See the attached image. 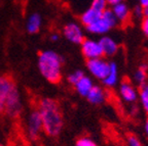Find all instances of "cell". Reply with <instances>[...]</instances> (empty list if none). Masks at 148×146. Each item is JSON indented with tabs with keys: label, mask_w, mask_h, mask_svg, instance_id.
I'll list each match as a JSON object with an SVG mask.
<instances>
[{
	"label": "cell",
	"mask_w": 148,
	"mask_h": 146,
	"mask_svg": "<svg viewBox=\"0 0 148 146\" xmlns=\"http://www.w3.org/2000/svg\"><path fill=\"white\" fill-rule=\"evenodd\" d=\"M105 98H106V94L105 91L102 89L101 87L95 86L92 88V90L90 91V93L86 96V99H88V102H90L92 104H101V103L104 102Z\"/></svg>",
	"instance_id": "13"
},
{
	"label": "cell",
	"mask_w": 148,
	"mask_h": 146,
	"mask_svg": "<svg viewBox=\"0 0 148 146\" xmlns=\"http://www.w3.org/2000/svg\"><path fill=\"white\" fill-rule=\"evenodd\" d=\"M140 5H141L142 7L148 6V0H140Z\"/></svg>",
	"instance_id": "27"
},
{
	"label": "cell",
	"mask_w": 148,
	"mask_h": 146,
	"mask_svg": "<svg viewBox=\"0 0 148 146\" xmlns=\"http://www.w3.org/2000/svg\"><path fill=\"white\" fill-rule=\"evenodd\" d=\"M127 146H144L137 136L135 135H129L127 136Z\"/></svg>",
	"instance_id": "23"
},
{
	"label": "cell",
	"mask_w": 148,
	"mask_h": 146,
	"mask_svg": "<svg viewBox=\"0 0 148 146\" xmlns=\"http://www.w3.org/2000/svg\"><path fill=\"white\" fill-rule=\"evenodd\" d=\"M36 107L41 116L43 132L49 137L59 136L64 126V118L60 103L53 98H42Z\"/></svg>",
	"instance_id": "1"
},
{
	"label": "cell",
	"mask_w": 148,
	"mask_h": 146,
	"mask_svg": "<svg viewBox=\"0 0 148 146\" xmlns=\"http://www.w3.org/2000/svg\"><path fill=\"white\" fill-rule=\"evenodd\" d=\"M116 24H117V20L114 16L112 9L107 8L105 11H103L102 16L96 23L86 27V30L92 34L103 35L109 32L113 27H115Z\"/></svg>",
	"instance_id": "3"
},
{
	"label": "cell",
	"mask_w": 148,
	"mask_h": 146,
	"mask_svg": "<svg viewBox=\"0 0 148 146\" xmlns=\"http://www.w3.org/2000/svg\"><path fill=\"white\" fill-rule=\"evenodd\" d=\"M117 81H118L117 66H116L115 62H110V71H109L108 76L103 80V83L108 87H113L116 85Z\"/></svg>",
	"instance_id": "17"
},
{
	"label": "cell",
	"mask_w": 148,
	"mask_h": 146,
	"mask_svg": "<svg viewBox=\"0 0 148 146\" xmlns=\"http://www.w3.org/2000/svg\"><path fill=\"white\" fill-rule=\"evenodd\" d=\"M119 94L125 102H134L138 97V92L130 81H123L119 87Z\"/></svg>",
	"instance_id": "10"
},
{
	"label": "cell",
	"mask_w": 148,
	"mask_h": 146,
	"mask_svg": "<svg viewBox=\"0 0 148 146\" xmlns=\"http://www.w3.org/2000/svg\"><path fill=\"white\" fill-rule=\"evenodd\" d=\"M83 76H84L83 72L75 71V72H73V73H71L69 76H68V82H69V84H71L72 86H74V85L76 84V83L80 80Z\"/></svg>",
	"instance_id": "21"
},
{
	"label": "cell",
	"mask_w": 148,
	"mask_h": 146,
	"mask_svg": "<svg viewBox=\"0 0 148 146\" xmlns=\"http://www.w3.org/2000/svg\"><path fill=\"white\" fill-rule=\"evenodd\" d=\"M27 128H28V134H29L31 139L33 140L37 139V138L39 137L40 133L43 132L41 116H40V114L38 112V110H37V107L34 108L33 110H31L30 114H29Z\"/></svg>",
	"instance_id": "7"
},
{
	"label": "cell",
	"mask_w": 148,
	"mask_h": 146,
	"mask_svg": "<svg viewBox=\"0 0 148 146\" xmlns=\"http://www.w3.org/2000/svg\"><path fill=\"white\" fill-rule=\"evenodd\" d=\"M40 26H41V16L38 14H33L28 18L26 29L29 34H36L39 31Z\"/></svg>",
	"instance_id": "16"
},
{
	"label": "cell",
	"mask_w": 148,
	"mask_h": 146,
	"mask_svg": "<svg viewBox=\"0 0 148 146\" xmlns=\"http://www.w3.org/2000/svg\"><path fill=\"white\" fill-rule=\"evenodd\" d=\"M100 45L103 50V54L107 55V56H113L116 52L118 51V45L113 39L110 37H103L100 39L99 41Z\"/></svg>",
	"instance_id": "12"
},
{
	"label": "cell",
	"mask_w": 148,
	"mask_h": 146,
	"mask_svg": "<svg viewBox=\"0 0 148 146\" xmlns=\"http://www.w3.org/2000/svg\"><path fill=\"white\" fill-rule=\"evenodd\" d=\"M62 57L55 51L45 50L38 55V69L42 77L51 84H59L62 80Z\"/></svg>",
	"instance_id": "2"
},
{
	"label": "cell",
	"mask_w": 148,
	"mask_h": 146,
	"mask_svg": "<svg viewBox=\"0 0 148 146\" xmlns=\"http://www.w3.org/2000/svg\"><path fill=\"white\" fill-rule=\"evenodd\" d=\"M51 41H57L59 39V35H51Z\"/></svg>",
	"instance_id": "29"
},
{
	"label": "cell",
	"mask_w": 148,
	"mask_h": 146,
	"mask_svg": "<svg viewBox=\"0 0 148 146\" xmlns=\"http://www.w3.org/2000/svg\"><path fill=\"white\" fill-rule=\"evenodd\" d=\"M106 2H107V4L113 6V5H116V4H118V3L123 2V0H106Z\"/></svg>",
	"instance_id": "26"
},
{
	"label": "cell",
	"mask_w": 148,
	"mask_h": 146,
	"mask_svg": "<svg viewBox=\"0 0 148 146\" xmlns=\"http://www.w3.org/2000/svg\"><path fill=\"white\" fill-rule=\"evenodd\" d=\"M102 14H103V12H100V11H98V10H96V9L90 7L88 10H86V11L81 14V16H80L81 24L86 28L88 27V26L96 23V22L102 16Z\"/></svg>",
	"instance_id": "14"
},
{
	"label": "cell",
	"mask_w": 148,
	"mask_h": 146,
	"mask_svg": "<svg viewBox=\"0 0 148 146\" xmlns=\"http://www.w3.org/2000/svg\"><path fill=\"white\" fill-rule=\"evenodd\" d=\"M134 79H135V82L139 86H142V85L145 84L146 80H147V66H140L136 71V73H135Z\"/></svg>",
	"instance_id": "18"
},
{
	"label": "cell",
	"mask_w": 148,
	"mask_h": 146,
	"mask_svg": "<svg viewBox=\"0 0 148 146\" xmlns=\"http://www.w3.org/2000/svg\"><path fill=\"white\" fill-rule=\"evenodd\" d=\"M90 7L100 12L105 11L107 9V2L106 0H92V4H90Z\"/></svg>",
	"instance_id": "20"
},
{
	"label": "cell",
	"mask_w": 148,
	"mask_h": 146,
	"mask_svg": "<svg viewBox=\"0 0 148 146\" xmlns=\"http://www.w3.org/2000/svg\"><path fill=\"white\" fill-rule=\"evenodd\" d=\"M139 97H140V101H141L142 107L148 114V84H144L140 86V90H139Z\"/></svg>",
	"instance_id": "19"
},
{
	"label": "cell",
	"mask_w": 148,
	"mask_h": 146,
	"mask_svg": "<svg viewBox=\"0 0 148 146\" xmlns=\"http://www.w3.org/2000/svg\"><path fill=\"white\" fill-rule=\"evenodd\" d=\"M143 16L144 18H148V6L143 7Z\"/></svg>",
	"instance_id": "28"
},
{
	"label": "cell",
	"mask_w": 148,
	"mask_h": 146,
	"mask_svg": "<svg viewBox=\"0 0 148 146\" xmlns=\"http://www.w3.org/2000/svg\"><path fill=\"white\" fill-rule=\"evenodd\" d=\"M75 146H99L92 139L88 137H81L75 143Z\"/></svg>",
	"instance_id": "22"
},
{
	"label": "cell",
	"mask_w": 148,
	"mask_h": 146,
	"mask_svg": "<svg viewBox=\"0 0 148 146\" xmlns=\"http://www.w3.org/2000/svg\"><path fill=\"white\" fill-rule=\"evenodd\" d=\"M16 87V83L12 76H0V114H4L5 104L12 91Z\"/></svg>",
	"instance_id": "4"
},
{
	"label": "cell",
	"mask_w": 148,
	"mask_h": 146,
	"mask_svg": "<svg viewBox=\"0 0 148 146\" xmlns=\"http://www.w3.org/2000/svg\"><path fill=\"white\" fill-rule=\"evenodd\" d=\"M22 110V102H21V95L20 91L18 89V86L12 91L10 95L8 96V99L5 104V112L4 114H6L9 118H16L21 114Z\"/></svg>",
	"instance_id": "6"
},
{
	"label": "cell",
	"mask_w": 148,
	"mask_h": 146,
	"mask_svg": "<svg viewBox=\"0 0 148 146\" xmlns=\"http://www.w3.org/2000/svg\"><path fill=\"white\" fill-rule=\"evenodd\" d=\"M112 11L117 22H119L121 25H127L131 21V10L125 2H120L116 5H113Z\"/></svg>",
	"instance_id": "11"
},
{
	"label": "cell",
	"mask_w": 148,
	"mask_h": 146,
	"mask_svg": "<svg viewBox=\"0 0 148 146\" xmlns=\"http://www.w3.org/2000/svg\"><path fill=\"white\" fill-rule=\"evenodd\" d=\"M145 131H146V134H147V136H148V120H147V122H146V125H145Z\"/></svg>",
	"instance_id": "30"
},
{
	"label": "cell",
	"mask_w": 148,
	"mask_h": 146,
	"mask_svg": "<svg viewBox=\"0 0 148 146\" xmlns=\"http://www.w3.org/2000/svg\"><path fill=\"white\" fill-rule=\"evenodd\" d=\"M133 16H135V18H142L143 16V7L141 6V5H138V6H136L134 9H133ZM144 18V16H143Z\"/></svg>",
	"instance_id": "24"
},
{
	"label": "cell",
	"mask_w": 148,
	"mask_h": 146,
	"mask_svg": "<svg viewBox=\"0 0 148 146\" xmlns=\"http://www.w3.org/2000/svg\"><path fill=\"white\" fill-rule=\"evenodd\" d=\"M81 53L86 59H95V58H101L103 56V50L98 41L92 39H84L83 42L80 44Z\"/></svg>",
	"instance_id": "8"
},
{
	"label": "cell",
	"mask_w": 148,
	"mask_h": 146,
	"mask_svg": "<svg viewBox=\"0 0 148 146\" xmlns=\"http://www.w3.org/2000/svg\"><path fill=\"white\" fill-rule=\"evenodd\" d=\"M63 35L68 41L74 44H81L84 40V35L81 28L75 23H69L63 28Z\"/></svg>",
	"instance_id": "9"
},
{
	"label": "cell",
	"mask_w": 148,
	"mask_h": 146,
	"mask_svg": "<svg viewBox=\"0 0 148 146\" xmlns=\"http://www.w3.org/2000/svg\"><path fill=\"white\" fill-rule=\"evenodd\" d=\"M141 29L143 31L144 35L148 37V18H143L141 23Z\"/></svg>",
	"instance_id": "25"
},
{
	"label": "cell",
	"mask_w": 148,
	"mask_h": 146,
	"mask_svg": "<svg viewBox=\"0 0 148 146\" xmlns=\"http://www.w3.org/2000/svg\"><path fill=\"white\" fill-rule=\"evenodd\" d=\"M92 87H94L92 81L88 77H86V75L83 76L80 80L74 85V88H75L77 93L80 96H84V97L88 96V94L90 93Z\"/></svg>",
	"instance_id": "15"
},
{
	"label": "cell",
	"mask_w": 148,
	"mask_h": 146,
	"mask_svg": "<svg viewBox=\"0 0 148 146\" xmlns=\"http://www.w3.org/2000/svg\"><path fill=\"white\" fill-rule=\"evenodd\" d=\"M86 68L88 72L95 78L99 80H104L108 76L110 71V62H107L103 58H95V59L86 60Z\"/></svg>",
	"instance_id": "5"
},
{
	"label": "cell",
	"mask_w": 148,
	"mask_h": 146,
	"mask_svg": "<svg viewBox=\"0 0 148 146\" xmlns=\"http://www.w3.org/2000/svg\"><path fill=\"white\" fill-rule=\"evenodd\" d=\"M0 146H3V145H1V144H0Z\"/></svg>",
	"instance_id": "31"
}]
</instances>
